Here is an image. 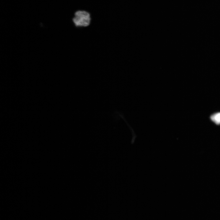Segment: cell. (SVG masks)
Listing matches in <instances>:
<instances>
[{
    "label": "cell",
    "mask_w": 220,
    "mask_h": 220,
    "mask_svg": "<svg viewBox=\"0 0 220 220\" xmlns=\"http://www.w3.org/2000/svg\"><path fill=\"white\" fill-rule=\"evenodd\" d=\"M72 21L75 26L77 28L87 27L91 22V15L87 10H78L75 12Z\"/></svg>",
    "instance_id": "cell-1"
},
{
    "label": "cell",
    "mask_w": 220,
    "mask_h": 220,
    "mask_svg": "<svg viewBox=\"0 0 220 220\" xmlns=\"http://www.w3.org/2000/svg\"><path fill=\"white\" fill-rule=\"evenodd\" d=\"M211 120L217 125L220 124V112L212 115L210 117Z\"/></svg>",
    "instance_id": "cell-2"
}]
</instances>
